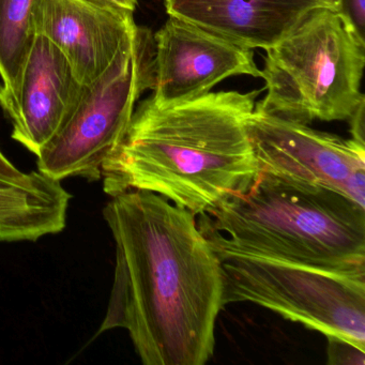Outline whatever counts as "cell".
Listing matches in <instances>:
<instances>
[{
	"mask_svg": "<svg viewBox=\"0 0 365 365\" xmlns=\"http://www.w3.org/2000/svg\"><path fill=\"white\" fill-rule=\"evenodd\" d=\"M115 271L98 335L125 329L144 365H204L223 309L221 262L194 215L147 191L110 196Z\"/></svg>",
	"mask_w": 365,
	"mask_h": 365,
	"instance_id": "cell-1",
	"label": "cell"
},
{
	"mask_svg": "<svg viewBox=\"0 0 365 365\" xmlns=\"http://www.w3.org/2000/svg\"><path fill=\"white\" fill-rule=\"evenodd\" d=\"M260 91L143 101L101 168L108 196L158 194L195 217L247 191L259 175L247 121Z\"/></svg>",
	"mask_w": 365,
	"mask_h": 365,
	"instance_id": "cell-2",
	"label": "cell"
},
{
	"mask_svg": "<svg viewBox=\"0 0 365 365\" xmlns=\"http://www.w3.org/2000/svg\"><path fill=\"white\" fill-rule=\"evenodd\" d=\"M197 223L219 257L365 269V208L330 190L259 173L247 191L200 215Z\"/></svg>",
	"mask_w": 365,
	"mask_h": 365,
	"instance_id": "cell-3",
	"label": "cell"
},
{
	"mask_svg": "<svg viewBox=\"0 0 365 365\" xmlns=\"http://www.w3.org/2000/svg\"><path fill=\"white\" fill-rule=\"evenodd\" d=\"M266 53L257 110L309 125L347 120L365 100V41L333 8H314Z\"/></svg>",
	"mask_w": 365,
	"mask_h": 365,
	"instance_id": "cell-4",
	"label": "cell"
},
{
	"mask_svg": "<svg viewBox=\"0 0 365 365\" xmlns=\"http://www.w3.org/2000/svg\"><path fill=\"white\" fill-rule=\"evenodd\" d=\"M219 259L223 305L255 303L365 350V269L332 270L249 256Z\"/></svg>",
	"mask_w": 365,
	"mask_h": 365,
	"instance_id": "cell-5",
	"label": "cell"
},
{
	"mask_svg": "<svg viewBox=\"0 0 365 365\" xmlns=\"http://www.w3.org/2000/svg\"><path fill=\"white\" fill-rule=\"evenodd\" d=\"M153 37L140 29L108 69L83 88L57 135L37 155V170L63 181L100 180L101 168L123 142L140 96L153 89Z\"/></svg>",
	"mask_w": 365,
	"mask_h": 365,
	"instance_id": "cell-6",
	"label": "cell"
},
{
	"mask_svg": "<svg viewBox=\"0 0 365 365\" xmlns=\"http://www.w3.org/2000/svg\"><path fill=\"white\" fill-rule=\"evenodd\" d=\"M247 129L259 173L336 192L365 208V145L257 108Z\"/></svg>",
	"mask_w": 365,
	"mask_h": 365,
	"instance_id": "cell-7",
	"label": "cell"
},
{
	"mask_svg": "<svg viewBox=\"0 0 365 365\" xmlns=\"http://www.w3.org/2000/svg\"><path fill=\"white\" fill-rule=\"evenodd\" d=\"M153 95L157 103L193 99L237 76L260 78L253 50L168 16L153 36Z\"/></svg>",
	"mask_w": 365,
	"mask_h": 365,
	"instance_id": "cell-8",
	"label": "cell"
},
{
	"mask_svg": "<svg viewBox=\"0 0 365 365\" xmlns=\"http://www.w3.org/2000/svg\"><path fill=\"white\" fill-rule=\"evenodd\" d=\"M81 84L61 51L37 35L14 91L0 89V106L12 138L37 157L76 110Z\"/></svg>",
	"mask_w": 365,
	"mask_h": 365,
	"instance_id": "cell-9",
	"label": "cell"
},
{
	"mask_svg": "<svg viewBox=\"0 0 365 365\" xmlns=\"http://www.w3.org/2000/svg\"><path fill=\"white\" fill-rule=\"evenodd\" d=\"M34 19L36 34L61 51L85 86L97 81L140 31L132 12L82 0H37Z\"/></svg>",
	"mask_w": 365,
	"mask_h": 365,
	"instance_id": "cell-10",
	"label": "cell"
},
{
	"mask_svg": "<svg viewBox=\"0 0 365 365\" xmlns=\"http://www.w3.org/2000/svg\"><path fill=\"white\" fill-rule=\"evenodd\" d=\"M166 14L242 48L277 44L314 8V0H164Z\"/></svg>",
	"mask_w": 365,
	"mask_h": 365,
	"instance_id": "cell-11",
	"label": "cell"
},
{
	"mask_svg": "<svg viewBox=\"0 0 365 365\" xmlns=\"http://www.w3.org/2000/svg\"><path fill=\"white\" fill-rule=\"evenodd\" d=\"M37 0H0V89L14 91L37 34Z\"/></svg>",
	"mask_w": 365,
	"mask_h": 365,
	"instance_id": "cell-12",
	"label": "cell"
},
{
	"mask_svg": "<svg viewBox=\"0 0 365 365\" xmlns=\"http://www.w3.org/2000/svg\"><path fill=\"white\" fill-rule=\"evenodd\" d=\"M43 190L35 174L25 178L0 177V242H22L37 225Z\"/></svg>",
	"mask_w": 365,
	"mask_h": 365,
	"instance_id": "cell-13",
	"label": "cell"
},
{
	"mask_svg": "<svg viewBox=\"0 0 365 365\" xmlns=\"http://www.w3.org/2000/svg\"><path fill=\"white\" fill-rule=\"evenodd\" d=\"M327 363L329 365H364L365 350L336 336H327Z\"/></svg>",
	"mask_w": 365,
	"mask_h": 365,
	"instance_id": "cell-14",
	"label": "cell"
},
{
	"mask_svg": "<svg viewBox=\"0 0 365 365\" xmlns=\"http://www.w3.org/2000/svg\"><path fill=\"white\" fill-rule=\"evenodd\" d=\"M336 10L356 36L365 41V0H336Z\"/></svg>",
	"mask_w": 365,
	"mask_h": 365,
	"instance_id": "cell-15",
	"label": "cell"
},
{
	"mask_svg": "<svg viewBox=\"0 0 365 365\" xmlns=\"http://www.w3.org/2000/svg\"><path fill=\"white\" fill-rule=\"evenodd\" d=\"M347 120H349L352 140L365 145V100L356 106Z\"/></svg>",
	"mask_w": 365,
	"mask_h": 365,
	"instance_id": "cell-16",
	"label": "cell"
},
{
	"mask_svg": "<svg viewBox=\"0 0 365 365\" xmlns=\"http://www.w3.org/2000/svg\"><path fill=\"white\" fill-rule=\"evenodd\" d=\"M84 3L91 4L96 7L103 9L115 10V11H135L138 0H82Z\"/></svg>",
	"mask_w": 365,
	"mask_h": 365,
	"instance_id": "cell-17",
	"label": "cell"
},
{
	"mask_svg": "<svg viewBox=\"0 0 365 365\" xmlns=\"http://www.w3.org/2000/svg\"><path fill=\"white\" fill-rule=\"evenodd\" d=\"M29 175L12 163L11 160L0 148V177L10 179H22Z\"/></svg>",
	"mask_w": 365,
	"mask_h": 365,
	"instance_id": "cell-18",
	"label": "cell"
},
{
	"mask_svg": "<svg viewBox=\"0 0 365 365\" xmlns=\"http://www.w3.org/2000/svg\"><path fill=\"white\" fill-rule=\"evenodd\" d=\"M314 1H316L318 5L336 10V0H314Z\"/></svg>",
	"mask_w": 365,
	"mask_h": 365,
	"instance_id": "cell-19",
	"label": "cell"
}]
</instances>
